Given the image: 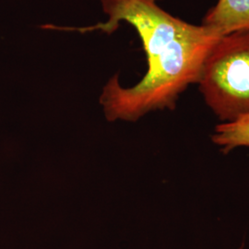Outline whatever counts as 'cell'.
I'll return each instance as SVG.
<instances>
[{"mask_svg":"<svg viewBox=\"0 0 249 249\" xmlns=\"http://www.w3.org/2000/svg\"><path fill=\"white\" fill-rule=\"evenodd\" d=\"M100 1L107 21L60 30L111 34L125 21L142 39L148 63L142 80L131 88H123L117 75L107 82L100 96L107 120L136 121L155 110L175 109L179 95L197 83L205 59L221 36L171 15L157 4L159 0Z\"/></svg>","mask_w":249,"mask_h":249,"instance_id":"1","label":"cell"},{"mask_svg":"<svg viewBox=\"0 0 249 249\" xmlns=\"http://www.w3.org/2000/svg\"><path fill=\"white\" fill-rule=\"evenodd\" d=\"M222 123L249 115V30L223 36L205 59L197 81Z\"/></svg>","mask_w":249,"mask_h":249,"instance_id":"2","label":"cell"},{"mask_svg":"<svg viewBox=\"0 0 249 249\" xmlns=\"http://www.w3.org/2000/svg\"><path fill=\"white\" fill-rule=\"evenodd\" d=\"M218 36L249 30V0H218L202 21Z\"/></svg>","mask_w":249,"mask_h":249,"instance_id":"3","label":"cell"},{"mask_svg":"<svg viewBox=\"0 0 249 249\" xmlns=\"http://www.w3.org/2000/svg\"><path fill=\"white\" fill-rule=\"evenodd\" d=\"M212 141L224 154L239 147H249V115L217 124Z\"/></svg>","mask_w":249,"mask_h":249,"instance_id":"4","label":"cell"},{"mask_svg":"<svg viewBox=\"0 0 249 249\" xmlns=\"http://www.w3.org/2000/svg\"><path fill=\"white\" fill-rule=\"evenodd\" d=\"M244 249V245H242V246H241L240 248H238V249Z\"/></svg>","mask_w":249,"mask_h":249,"instance_id":"5","label":"cell"}]
</instances>
